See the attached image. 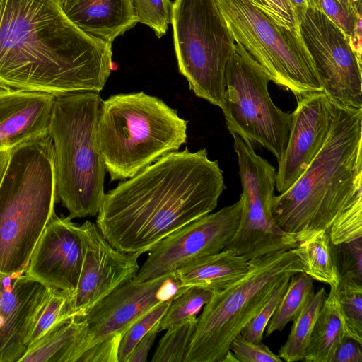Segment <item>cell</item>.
<instances>
[{"instance_id":"31","label":"cell","mask_w":362,"mask_h":362,"mask_svg":"<svg viewBox=\"0 0 362 362\" xmlns=\"http://www.w3.org/2000/svg\"><path fill=\"white\" fill-rule=\"evenodd\" d=\"M331 244L337 245L362 237V194L337 217L328 230Z\"/></svg>"},{"instance_id":"8","label":"cell","mask_w":362,"mask_h":362,"mask_svg":"<svg viewBox=\"0 0 362 362\" xmlns=\"http://www.w3.org/2000/svg\"><path fill=\"white\" fill-rule=\"evenodd\" d=\"M170 23L180 73L195 95L220 108L235 42L216 0H175Z\"/></svg>"},{"instance_id":"17","label":"cell","mask_w":362,"mask_h":362,"mask_svg":"<svg viewBox=\"0 0 362 362\" xmlns=\"http://www.w3.org/2000/svg\"><path fill=\"white\" fill-rule=\"evenodd\" d=\"M83 257L79 225L53 213L30 257L25 274L41 284L73 292Z\"/></svg>"},{"instance_id":"27","label":"cell","mask_w":362,"mask_h":362,"mask_svg":"<svg viewBox=\"0 0 362 362\" xmlns=\"http://www.w3.org/2000/svg\"><path fill=\"white\" fill-rule=\"evenodd\" d=\"M71 292L48 287L32 315L25 339L26 349L44 337L57 324L71 317Z\"/></svg>"},{"instance_id":"33","label":"cell","mask_w":362,"mask_h":362,"mask_svg":"<svg viewBox=\"0 0 362 362\" xmlns=\"http://www.w3.org/2000/svg\"><path fill=\"white\" fill-rule=\"evenodd\" d=\"M139 22L150 27L158 37L165 35L170 23V0H132Z\"/></svg>"},{"instance_id":"26","label":"cell","mask_w":362,"mask_h":362,"mask_svg":"<svg viewBox=\"0 0 362 362\" xmlns=\"http://www.w3.org/2000/svg\"><path fill=\"white\" fill-rule=\"evenodd\" d=\"M313 279L303 272L291 275L287 288L266 327V337L281 331L300 315L314 295Z\"/></svg>"},{"instance_id":"37","label":"cell","mask_w":362,"mask_h":362,"mask_svg":"<svg viewBox=\"0 0 362 362\" xmlns=\"http://www.w3.org/2000/svg\"><path fill=\"white\" fill-rule=\"evenodd\" d=\"M249 1L279 25L289 30H300V23L288 0Z\"/></svg>"},{"instance_id":"29","label":"cell","mask_w":362,"mask_h":362,"mask_svg":"<svg viewBox=\"0 0 362 362\" xmlns=\"http://www.w3.org/2000/svg\"><path fill=\"white\" fill-rule=\"evenodd\" d=\"M197 323L196 316L168 327L160 339L151 361L184 362Z\"/></svg>"},{"instance_id":"5","label":"cell","mask_w":362,"mask_h":362,"mask_svg":"<svg viewBox=\"0 0 362 362\" xmlns=\"http://www.w3.org/2000/svg\"><path fill=\"white\" fill-rule=\"evenodd\" d=\"M187 120L162 100L144 92L103 100L98 139L111 181L125 180L187 140Z\"/></svg>"},{"instance_id":"35","label":"cell","mask_w":362,"mask_h":362,"mask_svg":"<svg viewBox=\"0 0 362 362\" xmlns=\"http://www.w3.org/2000/svg\"><path fill=\"white\" fill-rule=\"evenodd\" d=\"M336 246L337 259L334 258L339 277L362 283V237Z\"/></svg>"},{"instance_id":"9","label":"cell","mask_w":362,"mask_h":362,"mask_svg":"<svg viewBox=\"0 0 362 362\" xmlns=\"http://www.w3.org/2000/svg\"><path fill=\"white\" fill-rule=\"evenodd\" d=\"M216 1L235 42L266 69L272 81L296 100L323 91L300 29L279 25L249 0Z\"/></svg>"},{"instance_id":"34","label":"cell","mask_w":362,"mask_h":362,"mask_svg":"<svg viewBox=\"0 0 362 362\" xmlns=\"http://www.w3.org/2000/svg\"><path fill=\"white\" fill-rule=\"evenodd\" d=\"M292 274H286L278 284L260 311L242 329L240 334L255 343L262 341L266 327L284 295Z\"/></svg>"},{"instance_id":"32","label":"cell","mask_w":362,"mask_h":362,"mask_svg":"<svg viewBox=\"0 0 362 362\" xmlns=\"http://www.w3.org/2000/svg\"><path fill=\"white\" fill-rule=\"evenodd\" d=\"M170 301L157 305L127 329L119 343L118 362L127 361L139 341L163 317Z\"/></svg>"},{"instance_id":"14","label":"cell","mask_w":362,"mask_h":362,"mask_svg":"<svg viewBox=\"0 0 362 362\" xmlns=\"http://www.w3.org/2000/svg\"><path fill=\"white\" fill-rule=\"evenodd\" d=\"M242 199L175 230L156 244L133 279L144 281L175 272L192 259L224 250L240 219Z\"/></svg>"},{"instance_id":"24","label":"cell","mask_w":362,"mask_h":362,"mask_svg":"<svg viewBox=\"0 0 362 362\" xmlns=\"http://www.w3.org/2000/svg\"><path fill=\"white\" fill-rule=\"evenodd\" d=\"M303 272L312 279L338 285L340 277L332 254L328 230H320L293 248Z\"/></svg>"},{"instance_id":"18","label":"cell","mask_w":362,"mask_h":362,"mask_svg":"<svg viewBox=\"0 0 362 362\" xmlns=\"http://www.w3.org/2000/svg\"><path fill=\"white\" fill-rule=\"evenodd\" d=\"M48 287L25 271L0 273V362H19L32 315Z\"/></svg>"},{"instance_id":"16","label":"cell","mask_w":362,"mask_h":362,"mask_svg":"<svg viewBox=\"0 0 362 362\" xmlns=\"http://www.w3.org/2000/svg\"><path fill=\"white\" fill-rule=\"evenodd\" d=\"M296 100L287 146L276 174L275 187L280 194L295 183L320 151L332 119V103L323 91Z\"/></svg>"},{"instance_id":"2","label":"cell","mask_w":362,"mask_h":362,"mask_svg":"<svg viewBox=\"0 0 362 362\" xmlns=\"http://www.w3.org/2000/svg\"><path fill=\"white\" fill-rule=\"evenodd\" d=\"M226 189L223 171L206 149L170 152L108 191L96 223L126 253L148 252L185 225L212 212Z\"/></svg>"},{"instance_id":"20","label":"cell","mask_w":362,"mask_h":362,"mask_svg":"<svg viewBox=\"0 0 362 362\" xmlns=\"http://www.w3.org/2000/svg\"><path fill=\"white\" fill-rule=\"evenodd\" d=\"M62 5L81 30L110 43L139 23L132 0H69Z\"/></svg>"},{"instance_id":"36","label":"cell","mask_w":362,"mask_h":362,"mask_svg":"<svg viewBox=\"0 0 362 362\" xmlns=\"http://www.w3.org/2000/svg\"><path fill=\"white\" fill-rule=\"evenodd\" d=\"M238 361L241 362H282V359L274 354L261 342L255 343L246 340L240 334H237L229 346Z\"/></svg>"},{"instance_id":"4","label":"cell","mask_w":362,"mask_h":362,"mask_svg":"<svg viewBox=\"0 0 362 362\" xmlns=\"http://www.w3.org/2000/svg\"><path fill=\"white\" fill-rule=\"evenodd\" d=\"M57 199L49 132L10 151L0 182V273L26 270Z\"/></svg>"},{"instance_id":"30","label":"cell","mask_w":362,"mask_h":362,"mask_svg":"<svg viewBox=\"0 0 362 362\" xmlns=\"http://www.w3.org/2000/svg\"><path fill=\"white\" fill-rule=\"evenodd\" d=\"M212 292L190 287L171 300L158 326L159 332L187 319L196 317L209 301Z\"/></svg>"},{"instance_id":"19","label":"cell","mask_w":362,"mask_h":362,"mask_svg":"<svg viewBox=\"0 0 362 362\" xmlns=\"http://www.w3.org/2000/svg\"><path fill=\"white\" fill-rule=\"evenodd\" d=\"M55 98L36 90H0V151H11L48 132Z\"/></svg>"},{"instance_id":"39","label":"cell","mask_w":362,"mask_h":362,"mask_svg":"<svg viewBox=\"0 0 362 362\" xmlns=\"http://www.w3.org/2000/svg\"><path fill=\"white\" fill-rule=\"evenodd\" d=\"M330 362H362V344L344 337L336 348Z\"/></svg>"},{"instance_id":"45","label":"cell","mask_w":362,"mask_h":362,"mask_svg":"<svg viewBox=\"0 0 362 362\" xmlns=\"http://www.w3.org/2000/svg\"><path fill=\"white\" fill-rule=\"evenodd\" d=\"M6 88H8V87L6 86L5 85H4L3 83H0V90H1L3 89H6Z\"/></svg>"},{"instance_id":"12","label":"cell","mask_w":362,"mask_h":362,"mask_svg":"<svg viewBox=\"0 0 362 362\" xmlns=\"http://www.w3.org/2000/svg\"><path fill=\"white\" fill-rule=\"evenodd\" d=\"M188 288L180 285L175 272L120 286L91 308L82 317L86 327L71 358L103 342L120 343L124 333L157 305L171 300Z\"/></svg>"},{"instance_id":"6","label":"cell","mask_w":362,"mask_h":362,"mask_svg":"<svg viewBox=\"0 0 362 362\" xmlns=\"http://www.w3.org/2000/svg\"><path fill=\"white\" fill-rule=\"evenodd\" d=\"M103 100L85 91L55 98L49 126L54 151L57 199L68 218L98 214L104 200L105 166L98 122Z\"/></svg>"},{"instance_id":"13","label":"cell","mask_w":362,"mask_h":362,"mask_svg":"<svg viewBox=\"0 0 362 362\" xmlns=\"http://www.w3.org/2000/svg\"><path fill=\"white\" fill-rule=\"evenodd\" d=\"M300 29L328 98L339 105L362 108L361 62L349 36L313 8L300 19Z\"/></svg>"},{"instance_id":"22","label":"cell","mask_w":362,"mask_h":362,"mask_svg":"<svg viewBox=\"0 0 362 362\" xmlns=\"http://www.w3.org/2000/svg\"><path fill=\"white\" fill-rule=\"evenodd\" d=\"M86 327L83 318L62 320L28 347L19 362H71Z\"/></svg>"},{"instance_id":"1","label":"cell","mask_w":362,"mask_h":362,"mask_svg":"<svg viewBox=\"0 0 362 362\" xmlns=\"http://www.w3.org/2000/svg\"><path fill=\"white\" fill-rule=\"evenodd\" d=\"M112 43L66 15L60 0H0V83L55 97L104 88Z\"/></svg>"},{"instance_id":"43","label":"cell","mask_w":362,"mask_h":362,"mask_svg":"<svg viewBox=\"0 0 362 362\" xmlns=\"http://www.w3.org/2000/svg\"><path fill=\"white\" fill-rule=\"evenodd\" d=\"M343 6L347 10L348 12L352 15L362 10L361 0H338Z\"/></svg>"},{"instance_id":"15","label":"cell","mask_w":362,"mask_h":362,"mask_svg":"<svg viewBox=\"0 0 362 362\" xmlns=\"http://www.w3.org/2000/svg\"><path fill=\"white\" fill-rule=\"evenodd\" d=\"M79 230L83 257L77 286L71 293L70 313L71 317L82 318L97 303L135 277L141 254L114 248L90 221L79 226Z\"/></svg>"},{"instance_id":"3","label":"cell","mask_w":362,"mask_h":362,"mask_svg":"<svg viewBox=\"0 0 362 362\" xmlns=\"http://www.w3.org/2000/svg\"><path fill=\"white\" fill-rule=\"evenodd\" d=\"M361 194L362 108L332 103V122L323 146L295 183L274 196L272 215L279 228L299 243L328 230Z\"/></svg>"},{"instance_id":"23","label":"cell","mask_w":362,"mask_h":362,"mask_svg":"<svg viewBox=\"0 0 362 362\" xmlns=\"http://www.w3.org/2000/svg\"><path fill=\"white\" fill-rule=\"evenodd\" d=\"M337 286H329V294L315 323L304 361L330 362L336 348L345 337L339 313Z\"/></svg>"},{"instance_id":"38","label":"cell","mask_w":362,"mask_h":362,"mask_svg":"<svg viewBox=\"0 0 362 362\" xmlns=\"http://www.w3.org/2000/svg\"><path fill=\"white\" fill-rule=\"evenodd\" d=\"M308 8L323 13L346 35L349 36L354 26L355 15H352L338 0H307Z\"/></svg>"},{"instance_id":"44","label":"cell","mask_w":362,"mask_h":362,"mask_svg":"<svg viewBox=\"0 0 362 362\" xmlns=\"http://www.w3.org/2000/svg\"><path fill=\"white\" fill-rule=\"evenodd\" d=\"M10 151H0V182L6 170L9 158Z\"/></svg>"},{"instance_id":"7","label":"cell","mask_w":362,"mask_h":362,"mask_svg":"<svg viewBox=\"0 0 362 362\" xmlns=\"http://www.w3.org/2000/svg\"><path fill=\"white\" fill-rule=\"evenodd\" d=\"M249 262L243 276L212 292L197 317L184 362H221L233 338L260 311L282 279L303 272L293 248Z\"/></svg>"},{"instance_id":"21","label":"cell","mask_w":362,"mask_h":362,"mask_svg":"<svg viewBox=\"0 0 362 362\" xmlns=\"http://www.w3.org/2000/svg\"><path fill=\"white\" fill-rule=\"evenodd\" d=\"M250 267L249 260L231 250L224 249L187 262L174 272L183 287H197L214 292L235 282Z\"/></svg>"},{"instance_id":"10","label":"cell","mask_w":362,"mask_h":362,"mask_svg":"<svg viewBox=\"0 0 362 362\" xmlns=\"http://www.w3.org/2000/svg\"><path fill=\"white\" fill-rule=\"evenodd\" d=\"M223 110L227 128L271 152L279 163L286 148L292 113L279 109L268 90L266 69L239 43L226 69Z\"/></svg>"},{"instance_id":"46","label":"cell","mask_w":362,"mask_h":362,"mask_svg":"<svg viewBox=\"0 0 362 362\" xmlns=\"http://www.w3.org/2000/svg\"><path fill=\"white\" fill-rule=\"evenodd\" d=\"M69 1V0H60V1H61V3H62V4H63L66 3V2Z\"/></svg>"},{"instance_id":"11","label":"cell","mask_w":362,"mask_h":362,"mask_svg":"<svg viewBox=\"0 0 362 362\" xmlns=\"http://www.w3.org/2000/svg\"><path fill=\"white\" fill-rule=\"evenodd\" d=\"M230 133L238 157L243 206L238 229L225 249L250 260L295 248L298 242L279 228L272 212L276 169L255 153L249 140Z\"/></svg>"},{"instance_id":"42","label":"cell","mask_w":362,"mask_h":362,"mask_svg":"<svg viewBox=\"0 0 362 362\" xmlns=\"http://www.w3.org/2000/svg\"><path fill=\"white\" fill-rule=\"evenodd\" d=\"M288 1L290 2L291 6L293 7L296 18L300 23V19L303 18L307 9L308 8V1L288 0Z\"/></svg>"},{"instance_id":"28","label":"cell","mask_w":362,"mask_h":362,"mask_svg":"<svg viewBox=\"0 0 362 362\" xmlns=\"http://www.w3.org/2000/svg\"><path fill=\"white\" fill-rule=\"evenodd\" d=\"M337 293L345 337L362 344V283L340 278Z\"/></svg>"},{"instance_id":"41","label":"cell","mask_w":362,"mask_h":362,"mask_svg":"<svg viewBox=\"0 0 362 362\" xmlns=\"http://www.w3.org/2000/svg\"><path fill=\"white\" fill-rule=\"evenodd\" d=\"M361 11L356 12L354 26L351 35L349 36L351 46L360 62H361L362 51Z\"/></svg>"},{"instance_id":"25","label":"cell","mask_w":362,"mask_h":362,"mask_svg":"<svg viewBox=\"0 0 362 362\" xmlns=\"http://www.w3.org/2000/svg\"><path fill=\"white\" fill-rule=\"evenodd\" d=\"M327 295L325 288H320L293 321L287 340L278 351V356L283 361L304 360L315 323Z\"/></svg>"},{"instance_id":"40","label":"cell","mask_w":362,"mask_h":362,"mask_svg":"<svg viewBox=\"0 0 362 362\" xmlns=\"http://www.w3.org/2000/svg\"><path fill=\"white\" fill-rule=\"evenodd\" d=\"M158 322L136 344L126 362H146L158 331Z\"/></svg>"}]
</instances>
